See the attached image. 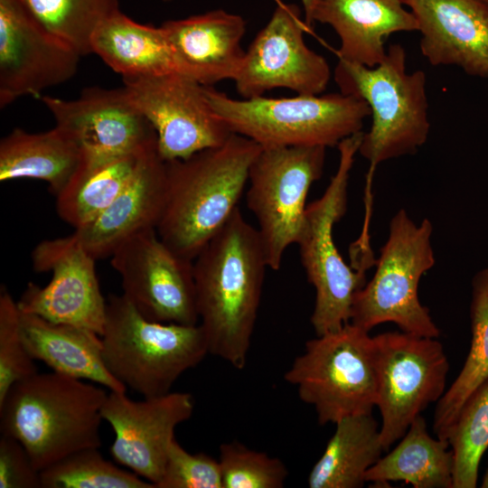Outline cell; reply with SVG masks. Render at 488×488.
I'll use <instances>...</instances> for the list:
<instances>
[{
  "instance_id": "obj_1",
  "label": "cell",
  "mask_w": 488,
  "mask_h": 488,
  "mask_svg": "<svg viewBox=\"0 0 488 488\" xmlns=\"http://www.w3.org/2000/svg\"><path fill=\"white\" fill-rule=\"evenodd\" d=\"M267 267L258 229L238 207L193 260L199 324L209 354L247 363Z\"/></svg>"
},
{
  "instance_id": "obj_2",
  "label": "cell",
  "mask_w": 488,
  "mask_h": 488,
  "mask_svg": "<svg viewBox=\"0 0 488 488\" xmlns=\"http://www.w3.org/2000/svg\"><path fill=\"white\" fill-rule=\"evenodd\" d=\"M261 146L232 134L221 145L166 162V195L156 227L161 239L193 261L238 208Z\"/></svg>"
},
{
  "instance_id": "obj_3",
  "label": "cell",
  "mask_w": 488,
  "mask_h": 488,
  "mask_svg": "<svg viewBox=\"0 0 488 488\" xmlns=\"http://www.w3.org/2000/svg\"><path fill=\"white\" fill-rule=\"evenodd\" d=\"M107 391L55 371L15 382L0 401L1 435L19 441L41 472L77 451L101 446Z\"/></svg>"
},
{
  "instance_id": "obj_4",
  "label": "cell",
  "mask_w": 488,
  "mask_h": 488,
  "mask_svg": "<svg viewBox=\"0 0 488 488\" xmlns=\"http://www.w3.org/2000/svg\"><path fill=\"white\" fill-rule=\"evenodd\" d=\"M333 80L345 95L364 100L371 110V126L363 133L360 154L369 164L365 187V213H371V183L380 163L413 155L427 140L430 121L427 76L423 70H407V53L399 43L387 48L374 67L338 59Z\"/></svg>"
},
{
  "instance_id": "obj_5",
  "label": "cell",
  "mask_w": 488,
  "mask_h": 488,
  "mask_svg": "<svg viewBox=\"0 0 488 488\" xmlns=\"http://www.w3.org/2000/svg\"><path fill=\"white\" fill-rule=\"evenodd\" d=\"M102 357L110 374L143 398L166 394L209 354L200 324L151 321L122 294L107 302Z\"/></svg>"
},
{
  "instance_id": "obj_6",
  "label": "cell",
  "mask_w": 488,
  "mask_h": 488,
  "mask_svg": "<svg viewBox=\"0 0 488 488\" xmlns=\"http://www.w3.org/2000/svg\"><path fill=\"white\" fill-rule=\"evenodd\" d=\"M203 92L231 133L261 148L337 146L361 132L365 118L371 116L364 100L341 92L243 99H232L212 87L203 86Z\"/></svg>"
},
{
  "instance_id": "obj_7",
  "label": "cell",
  "mask_w": 488,
  "mask_h": 488,
  "mask_svg": "<svg viewBox=\"0 0 488 488\" xmlns=\"http://www.w3.org/2000/svg\"><path fill=\"white\" fill-rule=\"evenodd\" d=\"M433 227L416 224L404 209L390 220L388 239L376 259L372 278L354 295L350 322L370 332L394 323L402 332L438 338L440 331L418 298L422 276L435 265Z\"/></svg>"
},
{
  "instance_id": "obj_8",
  "label": "cell",
  "mask_w": 488,
  "mask_h": 488,
  "mask_svg": "<svg viewBox=\"0 0 488 488\" xmlns=\"http://www.w3.org/2000/svg\"><path fill=\"white\" fill-rule=\"evenodd\" d=\"M284 379L314 408L320 425L371 413L377 395L373 336L351 322L316 335L305 343Z\"/></svg>"
},
{
  "instance_id": "obj_9",
  "label": "cell",
  "mask_w": 488,
  "mask_h": 488,
  "mask_svg": "<svg viewBox=\"0 0 488 488\" xmlns=\"http://www.w3.org/2000/svg\"><path fill=\"white\" fill-rule=\"evenodd\" d=\"M362 132L337 145L338 167L324 194L306 206L297 245L308 282L315 290L310 322L315 335L335 331L350 322L356 292L365 284V273L345 263L333 240V226L343 217L348 184Z\"/></svg>"
},
{
  "instance_id": "obj_10",
  "label": "cell",
  "mask_w": 488,
  "mask_h": 488,
  "mask_svg": "<svg viewBox=\"0 0 488 488\" xmlns=\"http://www.w3.org/2000/svg\"><path fill=\"white\" fill-rule=\"evenodd\" d=\"M326 147L261 148L249 171L247 206L258 223L267 267L278 270L283 255L302 232L306 197L323 174Z\"/></svg>"
},
{
  "instance_id": "obj_11",
  "label": "cell",
  "mask_w": 488,
  "mask_h": 488,
  "mask_svg": "<svg viewBox=\"0 0 488 488\" xmlns=\"http://www.w3.org/2000/svg\"><path fill=\"white\" fill-rule=\"evenodd\" d=\"M376 351V407L381 417L384 451L399 441L412 421L446 392L449 362L438 338L406 332L373 336Z\"/></svg>"
},
{
  "instance_id": "obj_12",
  "label": "cell",
  "mask_w": 488,
  "mask_h": 488,
  "mask_svg": "<svg viewBox=\"0 0 488 488\" xmlns=\"http://www.w3.org/2000/svg\"><path fill=\"white\" fill-rule=\"evenodd\" d=\"M123 80L130 99L154 127L165 162L221 145L233 134L211 108L203 86L178 72Z\"/></svg>"
},
{
  "instance_id": "obj_13",
  "label": "cell",
  "mask_w": 488,
  "mask_h": 488,
  "mask_svg": "<svg viewBox=\"0 0 488 488\" xmlns=\"http://www.w3.org/2000/svg\"><path fill=\"white\" fill-rule=\"evenodd\" d=\"M110 258L123 295L143 316L161 323L199 324L193 261L171 249L156 229L134 235Z\"/></svg>"
},
{
  "instance_id": "obj_14",
  "label": "cell",
  "mask_w": 488,
  "mask_h": 488,
  "mask_svg": "<svg viewBox=\"0 0 488 488\" xmlns=\"http://www.w3.org/2000/svg\"><path fill=\"white\" fill-rule=\"evenodd\" d=\"M307 25L296 5L279 3L269 21L245 51L234 79L238 93L252 99L277 88L299 95H319L327 88L331 69L324 57L305 42Z\"/></svg>"
},
{
  "instance_id": "obj_15",
  "label": "cell",
  "mask_w": 488,
  "mask_h": 488,
  "mask_svg": "<svg viewBox=\"0 0 488 488\" xmlns=\"http://www.w3.org/2000/svg\"><path fill=\"white\" fill-rule=\"evenodd\" d=\"M95 262L71 235L40 242L32 252L33 267L37 272H52V279L45 286L29 283L17 302L19 310L101 335L107 302Z\"/></svg>"
},
{
  "instance_id": "obj_16",
  "label": "cell",
  "mask_w": 488,
  "mask_h": 488,
  "mask_svg": "<svg viewBox=\"0 0 488 488\" xmlns=\"http://www.w3.org/2000/svg\"><path fill=\"white\" fill-rule=\"evenodd\" d=\"M127 391H110L101 414L115 433L109 448L113 459L156 488L178 425L188 420L194 401L188 392L133 400Z\"/></svg>"
},
{
  "instance_id": "obj_17",
  "label": "cell",
  "mask_w": 488,
  "mask_h": 488,
  "mask_svg": "<svg viewBox=\"0 0 488 488\" xmlns=\"http://www.w3.org/2000/svg\"><path fill=\"white\" fill-rule=\"evenodd\" d=\"M80 55L49 32L19 0H0V107L63 83Z\"/></svg>"
},
{
  "instance_id": "obj_18",
  "label": "cell",
  "mask_w": 488,
  "mask_h": 488,
  "mask_svg": "<svg viewBox=\"0 0 488 488\" xmlns=\"http://www.w3.org/2000/svg\"><path fill=\"white\" fill-rule=\"evenodd\" d=\"M55 120L90 155H122L157 145L156 134L125 87L89 88L73 100L41 97Z\"/></svg>"
},
{
  "instance_id": "obj_19",
  "label": "cell",
  "mask_w": 488,
  "mask_h": 488,
  "mask_svg": "<svg viewBox=\"0 0 488 488\" xmlns=\"http://www.w3.org/2000/svg\"><path fill=\"white\" fill-rule=\"evenodd\" d=\"M432 66H456L488 80V6L480 0H403Z\"/></svg>"
},
{
  "instance_id": "obj_20",
  "label": "cell",
  "mask_w": 488,
  "mask_h": 488,
  "mask_svg": "<svg viewBox=\"0 0 488 488\" xmlns=\"http://www.w3.org/2000/svg\"><path fill=\"white\" fill-rule=\"evenodd\" d=\"M161 27L176 72L207 87L234 80L245 55L241 47L246 32L243 17L218 9L169 20Z\"/></svg>"
},
{
  "instance_id": "obj_21",
  "label": "cell",
  "mask_w": 488,
  "mask_h": 488,
  "mask_svg": "<svg viewBox=\"0 0 488 488\" xmlns=\"http://www.w3.org/2000/svg\"><path fill=\"white\" fill-rule=\"evenodd\" d=\"M166 195V162L152 153L118 196L70 235L96 260L111 257L134 235L155 228Z\"/></svg>"
},
{
  "instance_id": "obj_22",
  "label": "cell",
  "mask_w": 488,
  "mask_h": 488,
  "mask_svg": "<svg viewBox=\"0 0 488 488\" xmlns=\"http://www.w3.org/2000/svg\"><path fill=\"white\" fill-rule=\"evenodd\" d=\"M314 22L328 24L339 37V59L367 67L383 60L391 34L418 28L403 0H320Z\"/></svg>"
},
{
  "instance_id": "obj_23",
  "label": "cell",
  "mask_w": 488,
  "mask_h": 488,
  "mask_svg": "<svg viewBox=\"0 0 488 488\" xmlns=\"http://www.w3.org/2000/svg\"><path fill=\"white\" fill-rule=\"evenodd\" d=\"M20 324L23 341L34 361L52 371L99 384L110 391H127L106 368L101 337L97 333L21 311Z\"/></svg>"
},
{
  "instance_id": "obj_24",
  "label": "cell",
  "mask_w": 488,
  "mask_h": 488,
  "mask_svg": "<svg viewBox=\"0 0 488 488\" xmlns=\"http://www.w3.org/2000/svg\"><path fill=\"white\" fill-rule=\"evenodd\" d=\"M83 158L77 141L57 126L42 133L15 128L0 142V181L41 180L57 196L78 172Z\"/></svg>"
},
{
  "instance_id": "obj_25",
  "label": "cell",
  "mask_w": 488,
  "mask_h": 488,
  "mask_svg": "<svg viewBox=\"0 0 488 488\" xmlns=\"http://www.w3.org/2000/svg\"><path fill=\"white\" fill-rule=\"evenodd\" d=\"M156 150L154 145L122 155L84 154L78 172L56 196L60 218L74 229L92 220L118 196Z\"/></svg>"
},
{
  "instance_id": "obj_26",
  "label": "cell",
  "mask_w": 488,
  "mask_h": 488,
  "mask_svg": "<svg viewBox=\"0 0 488 488\" xmlns=\"http://www.w3.org/2000/svg\"><path fill=\"white\" fill-rule=\"evenodd\" d=\"M324 453L312 467L310 488H360L367 471L382 456L380 427L371 413L348 416L335 424Z\"/></svg>"
},
{
  "instance_id": "obj_27",
  "label": "cell",
  "mask_w": 488,
  "mask_h": 488,
  "mask_svg": "<svg viewBox=\"0 0 488 488\" xmlns=\"http://www.w3.org/2000/svg\"><path fill=\"white\" fill-rule=\"evenodd\" d=\"M90 46L123 78L176 72L163 28L136 23L120 10L98 27Z\"/></svg>"
},
{
  "instance_id": "obj_28",
  "label": "cell",
  "mask_w": 488,
  "mask_h": 488,
  "mask_svg": "<svg viewBox=\"0 0 488 488\" xmlns=\"http://www.w3.org/2000/svg\"><path fill=\"white\" fill-rule=\"evenodd\" d=\"M446 440L433 438L425 418H416L397 446L366 473V482L389 486L403 481L414 488H452L454 458Z\"/></svg>"
},
{
  "instance_id": "obj_29",
  "label": "cell",
  "mask_w": 488,
  "mask_h": 488,
  "mask_svg": "<svg viewBox=\"0 0 488 488\" xmlns=\"http://www.w3.org/2000/svg\"><path fill=\"white\" fill-rule=\"evenodd\" d=\"M471 346L459 374L436 402L433 428L437 438L447 432L472 393L488 380V268L472 281Z\"/></svg>"
},
{
  "instance_id": "obj_30",
  "label": "cell",
  "mask_w": 488,
  "mask_h": 488,
  "mask_svg": "<svg viewBox=\"0 0 488 488\" xmlns=\"http://www.w3.org/2000/svg\"><path fill=\"white\" fill-rule=\"evenodd\" d=\"M51 34L80 56L92 53L90 42L98 27L119 11L118 0H19Z\"/></svg>"
},
{
  "instance_id": "obj_31",
  "label": "cell",
  "mask_w": 488,
  "mask_h": 488,
  "mask_svg": "<svg viewBox=\"0 0 488 488\" xmlns=\"http://www.w3.org/2000/svg\"><path fill=\"white\" fill-rule=\"evenodd\" d=\"M446 439L454 458L452 488H475L488 448V380L464 403Z\"/></svg>"
},
{
  "instance_id": "obj_32",
  "label": "cell",
  "mask_w": 488,
  "mask_h": 488,
  "mask_svg": "<svg viewBox=\"0 0 488 488\" xmlns=\"http://www.w3.org/2000/svg\"><path fill=\"white\" fill-rule=\"evenodd\" d=\"M42 488H155L106 460L99 448L77 451L40 472Z\"/></svg>"
},
{
  "instance_id": "obj_33",
  "label": "cell",
  "mask_w": 488,
  "mask_h": 488,
  "mask_svg": "<svg viewBox=\"0 0 488 488\" xmlns=\"http://www.w3.org/2000/svg\"><path fill=\"white\" fill-rule=\"evenodd\" d=\"M223 488H282L288 477L284 462L239 441L219 448Z\"/></svg>"
},
{
  "instance_id": "obj_34",
  "label": "cell",
  "mask_w": 488,
  "mask_h": 488,
  "mask_svg": "<svg viewBox=\"0 0 488 488\" xmlns=\"http://www.w3.org/2000/svg\"><path fill=\"white\" fill-rule=\"evenodd\" d=\"M23 341L20 310L8 292L0 290V401L17 381L38 372Z\"/></svg>"
},
{
  "instance_id": "obj_35",
  "label": "cell",
  "mask_w": 488,
  "mask_h": 488,
  "mask_svg": "<svg viewBox=\"0 0 488 488\" xmlns=\"http://www.w3.org/2000/svg\"><path fill=\"white\" fill-rule=\"evenodd\" d=\"M156 488H223L219 460L189 453L174 439Z\"/></svg>"
},
{
  "instance_id": "obj_36",
  "label": "cell",
  "mask_w": 488,
  "mask_h": 488,
  "mask_svg": "<svg viewBox=\"0 0 488 488\" xmlns=\"http://www.w3.org/2000/svg\"><path fill=\"white\" fill-rule=\"evenodd\" d=\"M0 488H42L40 472L16 439L0 437Z\"/></svg>"
},
{
  "instance_id": "obj_37",
  "label": "cell",
  "mask_w": 488,
  "mask_h": 488,
  "mask_svg": "<svg viewBox=\"0 0 488 488\" xmlns=\"http://www.w3.org/2000/svg\"><path fill=\"white\" fill-rule=\"evenodd\" d=\"M320 0H301L304 11V20L307 27L313 23V15Z\"/></svg>"
},
{
  "instance_id": "obj_38",
  "label": "cell",
  "mask_w": 488,
  "mask_h": 488,
  "mask_svg": "<svg viewBox=\"0 0 488 488\" xmlns=\"http://www.w3.org/2000/svg\"><path fill=\"white\" fill-rule=\"evenodd\" d=\"M481 487L488 488V469L483 476Z\"/></svg>"
},
{
  "instance_id": "obj_39",
  "label": "cell",
  "mask_w": 488,
  "mask_h": 488,
  "mask_svg": "<svg viewBox=\"0 0 488 488\" xmlns=\"http://www.w3.org/2000/svg\"><path fill=\"white\" fill-rule=\"evenodd\" d=\"M481 2H483L485 5L488 6V0H480Z\"/></svg>"
},
{
  "instance_id": "obj_40",
  "label": "cell",
  "mask_w": 488,
  "mask_h": 488,
  "mask_svg": "<svg viewBox=\"0 0 488 488\" xmlns=\"http://www.w3.org/2000/svg\"><path fill=\"white\" fill-rule=\"evenodd\" d=\"M164 1H170V0H164Z\"/></svg>"
}]
</instances>
